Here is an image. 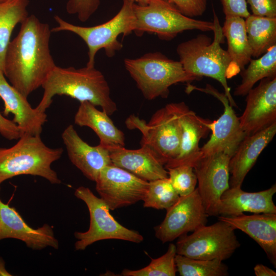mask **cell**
<instances>
[{
  "mask_svg": "<svg viewBox=\"0 0 276 276\" xmlns=\"http://www.w3.org/2000/svg\"><path fill=\"white\" fill-rule=\"evenodd\" d=\"M51 29L34 15L21 24L8 47L3 73L11 84L27 98L39 87L56 66L51 54Z\"/></svg>",
  "mask_w": 276,
  "mask_h": 276,
  "instance_id": "1",
  "label": "cell"
},
{
  "mask_svg": "<svg viewBox=\"0 0 276 276\" xmlns=\"http://www.w3.org/2000/svg\"><path fill=\"white\" fill-rule=\"evenodd\" d=\"M96 190L110 210L133 204L143 200L149 182L112 164L100 172Z\"/></svg>",
  "mask_w": 276,
  "mask_h": 276,
  "instance_id": "12",
  "label": "cell"
},
{
  "mask_svg": "<svg viewBox=\"0 0 276 276\" xmlns=\"http://www.w3.org/2000/svg\"><path fill=\"white\" fill-rule=\"evenodd\" d=\"M241 82L235 88L234 95L244 96L259 81L276 76V45L270 48L256 59H251L246 68L240 72Z\"/></svg>",
  "mask_w": 276,
  "mask_h": 276,
  "instance_id": "28",
  "label": "cell"
},
{
  "mask_svg": "<svg viewBox=\"0 0 276 276\" xmlns=\"http://www.w3.org/2000/svg\"><path fill=\"white\" fill-rule=\"evenodd\" d=\"M235 230L230 224L220 220L213 224L201 226L192 234L179 237L175 244L176 253L194 259L223 261L229 258L240 246Z\"/></svg>",
  "mask_w": 276,
  "mask_h": 276,
  "instance_id": "10",
  "label": "cell"
},
{
  "mask_svg": "<svg viewBox=\"0 0 276 276\" xmlns=\"http://www.w3.org/2000/svg\"><path fill=\"white\" fill-rule=\"evenodd\" d=\"M128 1L136 4L139 5L144 6L146 5L149 2L150 0H128Z\"/></svg>",
  "mask_w": 276,
  "mask_h": 276,
  "instance_id": "40",
  "label": "cell"
},
{
  "mask_svg": "<svg viewBox=\"0 0 276 276\" xmlns=\"http://www.w3.org/2000/svg\"><path fill=\"white\" fill-rule=\"evenodd\" d=\"M166 211L164 220L154 227L155 237L163 243L193 232L208 222L209 215L197 188L190 194L180 196Z\"/></svg>",
  "mask_w": 276,
  "mask_h": 276,
  "instance_id": "14",
  "label": "cell"
},
{
  "mask_svg": "<svg viewBox=\"0 0 276 276\" xmlns=\"http://www.w3.org/2000/svg\"><path fill=\"white\" fill-rule=\"evenodd\" d=\"M176 245L170 243L167 251L161 257L151 259L147 266L138 270L124 269L121 275L124 276H175L177 272L175 256Z\"/></svg>",
  "mask_w": 276,
  "mask_h": 276,
  "instance_id": "31",
  "label": "cell"
},
{
  "mask_svg": "<svg viewBox=\"0 0 276 276\" xmlns=\"http://www.w3.org/2000/svg\"><path fill=\"white\" fill-rule=\"evenodd\" d=\"M100 0H68L66 10L70 14H77L79 20L85 22L98 10Z\"/></svg>",
  "mask_w": 276,
  "mask_h": 276,
  "instance_id": "33",
  "label": "cell"
},
{
  "mask_svg": "<svg viewBox=\"0 0 276 276\" xmlns=\"http://www.w3.org/2000/svg\"><path fill=\"white\" fill-rule=\"evenodd\" d=\"M62 139L72 163L91 181H95L101 170L112 164L106 147L100 144L89 145L80 137L72 125L64 130Z\"/></svg>",
  "mask_w": 276,
  "mask_h": 276,
  "instance_id": "17",
  "label": "cell"
},
{
  "mask_svg": "<svg viewBox=\"0 0 276 276\" xmlns=\"http://www.w3.org/2000/svg\"><path fill=\"white\" fill-rule=\"evenodd\" d=\"M179 197L168 177L151 181L143 199L144 207L167 210L176 203Z\"/></svg>",
  "mask_w": 276,
  "mask_h": 276,
  "instance_id": "30",
  "label": "cell"
},
{
  "mask_svg": "<svg viewBox=\"0 0 276 276\" xmlns=\"http://www.w3.org/2000/svg\"><path fill=\"white\" fill-rule=\"evenodd\" d=\"M135 17L133 32L137 36L144 33L155 34L162 40H171L186 31H213V21L202 20L185 15L172 5L163 0H150L144 6L133 4Z\"/></svg>",
  "mask_w": 276,
  "mask_h": 276,
  "instance_id": "8",
  "label": "cell"
},
{
  "mask_svg": "<svg viewBox=\"0 0 276 276\" xmlns=\"http://www.w3.org/2000/svg\"><path fill=\"white\" fill-rule=\"evenodd\" d=\"M75 196L86 204L90 215L89 228L84 232L74 233L77 241L75 248L83 250L96 242L106 239H118L136 243L144 238L139 232L127 228L119 223L111 215L109 208L100 197L87 187L77 188Z\"/></svg>",
  "mask_w": 276,
  "mask_h": 276,
  "instance_id": "9",
  "label": "cell"
},
{
  "mask_svg": "<svg viewBox=\"0 0 276 276\" xmlns=\"http://www.w3.org/2000/svg\"><path fill=\"white\" fill-rule=\"evenodd\" d=\"M231 157L218 152L199 157L194 164L198 191L209 216H217L222 194L229 188Z\"/></svg>",
  "mask_w": 276,
  "mask_h": 276,
  "instance_id": "13",
  "label": "cell"
},
{
  "mask_svg": "<svg viewBox=\"0 0 276 276\" xmlns=\"http://www.w3.org/2000/svg\"><path fill=\"white\" fill-rule=\"evenodd\" d=\"M166 169L170 183L179 196L189 195L196 188L197 179L192 167L181 165Z\"/></svg>",
  "mask_w": 276,
  "mask_h": 276,
  "instance_id": "32",
  "label": "cell"
},
{
  "mask_svg": "<svg viewBox=\"0 0 276 276\" xmlns=\"http://www.w3.org/2000/svg\"><path fill=\"white\" fill-rule=\"evenodd\" d=\"M62 153L61 148L47 146L40 135L22 134L10 148L0 147V185L21 175L40 176L52 184H60L61 180L51 165Z\"/></svg>",
  "mask_w": 276,
  "mask_h": 276,
  "instance_id": "4",
  "label": "cell"
},
{
  "mask_svg": "<svg viewBox=\"0 0 276 276\" xmlns=\"http://www.w3.org/2000/svg\"><path fill=\"white\" fill-rule=\"evenodd\" d=\"M0 98L4 103L3 115L12 114V121L20 129L22 134L40 135L47 121V114L33 108L27 98L8 83L1 69Z\"/></svg>",
  "mask_w": 276,
  "mask_h": 276,
  "instance_id": "18",
  "label": "cell"
},
{
  "mask_svg": "<svg viewBox=\"0 0 276 276\" xmlns=\"http://www.w3.org/2000/svg\"><path fill=\"white\" fill-rule=\"evenodd\" d=\"M218 220L249 236L260 245L270 262L276 267V213L220 216Z\"/></svg>",
  "mask_w": 276,
  "mask_h": 276,
  "instance_id": "23",
  "label": "cell"
},
{
  "mask_svg": "<svg viewBox=\"0 0 276 276\" xmlns=\"http://www.w3.org/2000/svg\"><path fill=\"white\" fill-rule=\"evenodd\" d=\"M246 107L239 118L246 135L254 134L276 123V76L260 80L247 94Z\"/></svg>",
  "mask_w": 276,
  "mask_h": 276,
  "instance_id": "15",
  "label": "cell"
},
{
  "mask_svg": "<svg viewBox=\"0 0 276 276\" xmlns=\"http://www.w3.org/2000/svg\"><path fill=\"white\" fill-rule=\"evenodd\" d=\"M275 193V184L256 192L244 191L241 187L229 188L221 196L218 216H238L244 212L275 214L276 206L273 201Z\"/></svg>",
  "mask_w": 276,
  "mask_h": 276,
  "instance_id": "21",
  "label": "cell"
},
{
  "mask_svg": "<svg viewBox=\"0 0 276 276\" xmlns=\"http://www.w3.org/2000/svg\"><path fill=\"white\" fill-rule=\"evenodd\" d=\"M12 275L7 271L5 266V262L4 259L0 257V276H11Z\"/></svg>",
  "mask_w": 276,
  "mask_h": 276,
  "instance_id": "39",
  "label": "cell"
},
{
  "mask_svg": "<svg viewBox=\"0 0 276 276\" xmlns=\"http://www.w3.org/2000/svg\"><path fill=\"white\" fill-rule=\"evenodd\" d=\"M180 104H167L157 110L148 123L134 115L125 122L129 129L141 131V145L147 147L164 166L178 154L181 135Z\"/></svg>",
  "mask_w": 276,
  "mask_h": 276,
  "instance_id": "7",
  "label": "cell"
},
{
  "mask_svg": "<svg viewBox=\"0 0 276 276\" xmlns=\"http://www.w3.org/2000/svg\"><path fill=\"white\" fill-rule=\"evenodd\" d=\"M74 121L79 126L91 128L99 137L102 146L124 147V133L116 126L109 115L89 102H80Z\"/></svg>",
  "mask_w": 276,
  "mask_h": 276,
  "instance_id": "24",
  "label": "cell"
},
{
  "mask_svg": "<svg viewBox=\"0 0 276 276\" xmlns=\"http://www.w3.org/2000/svg\"><path fill=\"white\" fill-rule=\"evenodd\" d=\"M177 271L181 276H227L228 267L218 259L201 260L176 254Z\"/></svg>",
  "mask_w": 276,
  "mask_h": 276,
  "instance_id": "29",
  "label": "cell"
},
{
  "mask_svg": "<svg viewBox=\"0 0 276 276\" xmlns=\"http://www.w3.org/2000/svg\"><path fill=\"white\" fill-rule=\"evenodd\" d=\"M245 26L252 57L258 58L276 45V17L250 14Z\"/></svg>",
  "mask_w": 276,
  "mask_h": 276,
  "instance_id": "26",
  "label": "cell"
},
{
  "mask_svg": "<svg viewBox=\"0 0 276 276\" xmlns=\"http://www.w3.org/2000/svg\"><path fill=\"white\" fill-rule=\"evenodd\" d=\"M275 133L276 123H274L244 137L229 160V174H231L229 188L241 187L247 174Z\"/></svg>",
  "mask_w": 276,
  "mask_h": 276,
  "instance_id": "22",
  "label": "cell"
},
{
  "mask_svg": "<svg viewBox=\"0 0 276 276\" xmlns=\"http://www.w3.org/2000/svg\"><path fill=\"white\" fill-rule=\"evenodd\" d=\"M222 30L227 40L226 51L232 62L241 71L252 57L245 29V19L239 16L225 17Z\"/></svg>",
  "mask_w": 276,
  "mask_h": 276,
  "instance_id": "25",
  "label": "cell"
},
{
  "mask_svg": "<svg viewBox=\"0 0 276 276\" xmlns=\"http://www.w3.org/2000/svg\"><path fill=\"white\" fill-rule=\"evenodd\" d=\"M132 3L123 0V5L118 13L108 21L92 27H82L68 22L60 16L55 15L54 19L58 26L51 29V32L69 31L79 36L88 48V60L86 66L95 67V59L97 52L104 49L108 57L114 56L117 51L123 47L118 40L120 35L125 37L133 32L135 17Z\"/></svg>",
  "mask_w": 276,
  "mask_h": 276,
  "instance_id": "6",
  "label": "cell"
},
{
  "mask_svg": "<svg viewBox=\"0 0 276 276\" xmlns=\"http://www.w3.org/2000/svg\"><path fill=\"white\" fill-rule=\"evenodd\" d=\"M253 15L276 17V0H246Z\"/></svg>",
  "mask_w": 276,
  "mask_h": 276,
  "instance_id": "35",
  "label": "cell"
},
{
  "mask_svg": "<svg viewBox=\"0 0 276 276\" xmlns=\"http://www.w3.org/2000/svg\"><path fill=\"white\" fill-rule=\"evenodd\" d=\"M124 65L145 98L149 100L167 98L172 85L200 80L188 74L179 61L159 52L148 53L137 58H126Z\"/></svg>",
  "mask_w": 276,
  "mask_h": 276,
  "instance_id": "5",
  "label": "cell"
},
{
  "mask_svg": "<svg viewBox=\"0 0 276 276\" xmlns=\"http://www.w3.org/2000/svg\"><path fill=\"white\" fill-rule=\"evenodd\" d=\"M225 17L239 16L244 19L250 13L246 0H221Z\"/></svg>",
  "mask_w": 276,
  "mask_h": 276,
  "instance_id": "36",
  "label": "cell"
},
{
  "mask_svg": "<svg viewBox=\"0 0 276 276\" xmlns=\"http://www.w3.org/2000/svg\"><path fill=\"white\" fill-rule=\"evenodd\" d=\"M1 99V98H0ZM0 134L9 140H18L22 135L19 127L0 113Z\"/></svg>",
  "mask_w": 276,
  "mask_h": 276,
  "instance_id": "37",
  "label": "cell"
},
{
  "mask_svg": "<svg viewBox=\"0 0 276 276\" xmlns=\"http://www.w3.org/2000/svg\"><path fill=\"white\" fill-rule=\"evenodd\" d=\"M194 90L213 96L224 107L221 116L209 124L212 134L210 140L200 148V157L218 152H223L232 157L246 135L240 127L239 118L225 94L220 93L211 85L206 84L205 88H200L188 84L186 92L189 94Z\"/></svg>",
  "mask_w": 276,
  "mask_h": 276,
  "instance_id": "11",
  "label": "cell"
},
{
  "mask_svg": "<svg viewBox=\"0 0 276 276\" xmlns=\"http://www.w3.org/2000/svg\"><path fill=\"white\" fill-rule=\"evenodd\" d=\"M179 120L181 135L178 154L165 165L166 169L181 165L193 167L200 156L199 141L206 137L210 131L209 124L211 121L197 116L183 102H181Z\"/></svg>",
  "mask_w": 276,
  "mask_h": 276,
  "instance_id": "19",
  "label": "cell"
},
{
  "mask_svg": "<svg viewBox=\"0 0 276 276\" xmlns=\"http://www.w3.org/2000/svg\"><path fill=\"white\" fill-rule=\"evenodd\" d=\"M213 13V40L205 34H198L179 43L176 52L179 62L188 74L200 79L204 76L218 81L223 86L230 105L237 107L227 79L236 75L240 70L232 64L228 52L221 46L225 37L218 17L214 11Z\"/></svg>",
  "mask_w": 276,
  "mask_h": 276,
  "instance_id": "2",
  "label": "cell"
},
{
  "mask_svg": "<svg viewBox=\"0 0 276 276\" xmlns=\"http://www.w3.org/2000/svg\"><path fill=\"white\" fill-rule=\"evenodd\" d=\"M106 147L112 164L148 182L168 177L167 169L146 146L128 149L119 146Z\"/></svg>",
  "mask_w": 276,
  "mask_h": 276,
  "instance_id": "20",
  "label": "cell"
},
{
  "mask_svg": "<svg viewBox=\"0 0 276 276\" xmlns=\"http://www.w3.org/2000/svg\"><path fill=\"white\" fill-rule=\"evenodd\" d=\"M190 17L202 15L206 8L207 0H163Z\"/></svg>",
  "mask_w": 276,
  "mask_h": 276,
  "instance_id": "34",
  "label": "cell"
},
{
  "mask_svg": "<svg viewBox=\"0 0 276 276\" xmlns=\"http://www.w3.org/2000/svg\"><path fill=\"white\" fill-rule=\"evenodd\" d=\"M256 276H275L276 272L272 269L262 264H257L254 268Z\"/></svg>",
  "mask_w": 276,
  "mask_h": 276,
  "instance_id": "38",
  "label": "cell"
},
{
  "mask_svg": "<svg viewBox=\"0 0 276 276\" xmlns=\"http://www.w3.org/2000/svg\"><path fill=\"white\" fill-rule=\"evenodd\" d=\"M29 0H7L0 3V69L3 72L6 53L13 29L29 15Z\"/></svg>",
  "mask_w": 276,
  "mask_h": 276,
  "instance_id": "27",
  "label": "cell"
},
{
  "mask_svg": "<svg viewBox=\"0 0 276 276\" xmlns=\"http://www.w3.org/2000/svg\"><path fill=\"white\" fill-rule=\"evenodd\" d=\"M41 87L43 94L36 108L42 112H45L53 102V98L56 95H65L80 102H89L100 107L109 116L117 110L104 76L95 67L86 66L76 68L56 65Z\"/></svg>",
  "mask_w": 276,
  "mask_h": 276,
  "instance_id": "3",
  "label": "cell"
},
{
  "mask_svg": "<svg viewBox=\"0 0 276 276\" xmlns=\"http://www.w3.org/2000/svg\"><path fill=\"white\" fill-rule=\"evenodd\" d=\"M7 0H0V3H2V2H5Z\"/></svg>",
  "mask_w": 276,
  "mask_h": 276,
  "instance_id": "41",
  "label": "cell"
},
{
  "mask_svg": "<svg viewBox=\"0 0 276 276\" xmlns=\"http://www.w3.org/2000/svg\"><path fill=\"white\" fill-rule=\"evenodd\" d=\"M7 238L20 240L33 250L47 247L58 249L59 245L51 225L44 224L37 228L31 227L14 208L0 199V240Z\"/></svg>",
  "mask_w": 276,
  "mask_h": 276,
  "instance_id": "16",
  "label": "cell"
}]
</instances>
